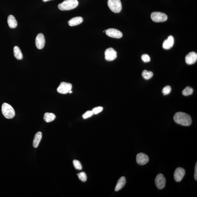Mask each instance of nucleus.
<instances>
[{
    "instance_id": "a878e982",
    "label": "nucleus",
    "mask_w": 197,
    "mask_h": 197,
    "mask_svg": "<svg viewBox=\"0 0 197 197\" xmlns=\"http://www.w3.org/2000/svg\"><path fill=\"white\" fill-rule=\"evenodd\" d=\"M94 114V112L92 111H88L83 115L82 117L83 119H86L92 117Z\"/></svg>"
},
{
    "instance_id": "ddd939ff",
    "label": "nucleus",
    "mask_w": 197,
    "mask_h": 197,
    "mask_svg": "<svg viewBox=\"0 0 197 197\" xmlns=\"http://www.w3.org/2000/svg\"><path fill=\"white\" fill-rule=\"evenodd\" d=\"M185 62L188 65H192L196 62L197 54L196 53L192 52L189 53L185 57Z\"/></svg>"
},
{
    "instance_id": "f257e3e1",
    "label": "nucleus",
    "mask_w": 197,
    "mask_h": 197,
    "mask_svg": "<svg viewBox=\"0 0 197 197\" xmlns=\"http://www.w3.org/2000/svg\"><path fill=\"white\" fill-rule=\"evenodd\" d=\"M173 119L176 123L184 126H189L192 123L190 116L183 112H178L174 115Z\"/></svg>"
},
{
    "instance_id": "20e7f679",
    "label": "nucleus",
    "mask_w": 197,
    "mask_h": 197,
    "mask_svg": "<svg viewBox=\"0 0 197 197\" xmlns=\"http://www.w3.org/2000/svg\"><path fill=\"white\" fill-rule=\"evenodd\" d=\"M108 5L110 9L115 13L120 12L122 9L121 0H108Z\"/></svg>"
},
{
    "instance_id": "5701e85b",
    "label": "nucleus",
    "mask_w": 197,
    "mask_h": 197,
    "mask_svg": "<svg viewBox=\"0 0 197 197\" xmlns=\"http://www.w3.org/2000/svg\"><path fill=\"white\" fill-rule=\"evenodd\" d=\"M78 176L79 179L82 182H85L87 180V176L86 173L84 172H81L78 174Z\"/></svg>"
},
{
    "instance_id": "7c9ffc66",
    "label": "nucleus",
    "mask_w": 197,
    "mask_h": 197,
    "mask_svg": "<svg viewBox=\"0 0 197 197\" xmlns=\"http://www.w3.org/2000/svg\"><path fill=\"white\" fill-rule=\"evenodd\" d=\"M72 91L71 90L70 91H69V93H70V94L72 93Z\"/></svg>"
},
{
    "instance_id": "9d476101",
    "label": "nucleus",
    "mask_w": 197,
    "mask_h": 197,
    "mask_svg": "<svg viewBox=\"0 0 197 197\" xmlns=\"http://www.w3.org/2000/svg\"><path fill=\"white\" fill-rule=\"evenodd\" d=\"M185 170L182 168H177L174 174V179L176 182H180L182 181L185 175Z\"/></svg>"
},
{
    "instance_id": "0eeeda50",
    "label": "nucleus",
    "mask_w": 197,
    "mask_h": 197,
    "mask_svg": "<svg viewBox=\"0 0 197 197\" xmlns=\"http://www.w3.org/2000/svg\"><path fill=\"white\" fill-rule=\"evenodd\" d=\"M166 179L162 174L160 173L157 175L155 179V183L158 189H163L166 185Z\"/></svg>"
},
{
    "instance_id": "6e6552de",
    "label": "nucleus",
    "mask_w": 197,
    "mask_h": 197,
    "mask_svg": "<svg viewBox=\"0 0 197 197\" xmlns=\"http://www.w3.org/2000/svg\"><path fill=\"white\" fill-rule=\"evenodd\" d=\"M106 35L111 37L120 38L123 36V34L120 31L114 28H108L105 31Z\"/></svg>"
},
{
    "instance_id": "7ed1b4c3",
    "label": "nucleus",
    "mask_w": 197,
    "mask_h": 197,
    "mask_svg": "<svg viewBox=\"0 0 197 197\" xmlns=\"http://www.w3.org/2000/svg\"><path fill=\"white\" fill-rule=\"evenodd\" d=\"M2 112L3 116L7 119H12L15 115V112L14 108L10 105L6 103L3 104Z\"/></svg>"
},
{
    "instance_id": "c85d7f7f",
    "label": "nucleus",
    "mask_w": 197,
    "mask_h": 197,
    "mask_svg": "<svg viewBox=\"0 0 197 197\" xmlns=\"http://www.w3.org/2000/svg\"><path fill=\"white\" fill-rule=\"evenodd\" d=\"M194 178L196 180H197V163H196L195 166V175Z\"/></svg>"
},
{
    "instance_id": "f3484780",
    "label": "nucleus",
    "mask_w": 197,
    "mask_h": 197,
    "mask_svg": "<svg viewBox=\"0 0 197 197\" xmlns=\"http://www.w3.org/2000/svg\"><path fill=\"white\" fill-rule=\"evenodd\" d=\"M126 183V179L125 177H121L118 180L116 187H115V191H118L122 189L125 186Z\"/></svg>"
},
{
    "instance_id": "4468645a",
    "label": "nucleus",
    "mask_w": 197,
    "mask_h": 197,
    "mask_svg": "<svg viewBox=\"0 0 197 197\" xmlns=\"http://www.w3.org/2000/svg\"><path fill=\"white\" fill-rule=\"evenodd\" d=\"M174 43L173 37L170 35L167 39L165 40L163 44V48L165 49H169L173 46Z\"/></svg>"
},
{
    "instance_id": "39448f33",
    "label": "nucleus",
    "mask_w": 197,
    "mask_h": 197,
    "mask_svg": "<svg viewBox=\"0 0 197 197\" xmlns=\"http://www.w3.org/2000/svg\"><path fill=\"white\" fill-rule=\"evenodd\" d=\"M151 18L154 22H160L166 21L168 19V16L164 13L154 12L151 14Z\"/></svg>"
},
{
    "instance_id": "f8f14e48",
    "label": "nucleus",
    "mask_w": 197,
    "mask_h": 197,
    "mask_svg": "<svg viewBox=\"0 0 197 197\" xmlns=\"http://www.w3.org/2000/svg\"><path fill=\"white\" fill-rule=\"evenodd\" d=\"M45 42V38L42 33L38 34L35 38V45L38 49H41L43 48Z\"/></svg>"
},
{
    "instance_id": "6ab92c4d",
    "label": "nucleus",
    "mask_w": 197,
    "mask_h": 197,
    "mask_svg": "<svg viewBox=\"0 0 197 197\" xmlns=\"http://www.w3.org/2000/svg\"><path fill=\"white\" fill-rule=\"evenodd\" d=\"M55 115L52 113H45L44 114V121L47 123L50 122L55 119Z\"/></svg>"
},
{
    "instance_id": "bb28decb",
    "label": "nucleus",
    "mask_w": 197,
    "mask_h": 197,
    "mask_svg": "<svg viewBox=\"0 0 197 197\" xmlns=\"http://www.w3.org/2000/svg\"><path fill=\"white\" fill-rule=\"evenodd\" d=\"M141 59L145 62H149L151 61L150 57L147 54H144L141 56Z\"/></svg>"
},
{
    "instance_id": "9b49d317",
    "label": "nucleus",
    "mask_w": 197,
    "mask_h": 197,
    "mask_svg": "<svg viewBox=\"0 0 197 197\" xmlns=\"http://www.w3.org/2000/svg\"><path fill=\"white\" fill-rule=\"evenodd\" d=\"M136 161L139 165H143L149 162V158L146 154L140 153L137 155Z\"/></svg>"
},
{
    "instance_id": "a211bd4d",
    "label": "nucleus",
    "mask_w": 197,
    "mask_h": 197,
    "mask_svg": "<svg viewBox=\"0 0 197 197\" xmlns=\"http://www.w3.org/2000/svg\"><path fill=\"white\" fill-rule=\"evenodd\" d=\"M42 138V133L41 132H38L35 134L33 141V146L35 148H37Z\"/></svg>"
},
{
    "instance_id": "b1692460",
    "label": "nucleus",
    "mask_w": 197,
    "mask_h": 197,
    "mask_svg": "<svg viewBox=\"0 0 197 197\" xmlns=\"http://www.w3.org/2000/svg\"><path fill=\"white\" fill-rule=\"evenodd\" d=\"M73 164L74 167L76 169L79 170H81L82 169V165H81V163L79 161L77 160H74Z\"/></svg>"
},
{
    "instance_id": "aec40b11",
    "label": "nucleus",
    "mask_w": 197,
    "mask_h": 197,
    "mask_svg": "<svg viewBox=\"0 0 197 197\" xmlns=\"http://www.w3.org/2000/svg\"><path fill=\"white\" fill-rule=\"evenodd\" d=\"M14 56L16 59L19 60H21L22 59V54L19 47L15 46L14 47Z\"/></svg>"
},
{
    "instance_id": "423d86ee",
    "label": "nucleus",
    "mask_w": 197,
    "mask_h": 197,
    "mask_svg": "<svg viewBox=\"0 0 197 197\" xmlns=\"http://www.w3.org/2000/svg\"><path fill=\"white\" fill-rule=\"evenodd\" d=\"M72 85L71 83L65 82H61L58 86L57 91L60 94H65L69 93L72 89Z\"/></svg>"
},
{
    "instance_id": "2eb2a0df",
    "label": "nucleus",
    "mask_w": 197,
    "mask_h": 197,
    "mask_svg": "<svg viewBox=\"0 0 197 197\" xmlns=\"http://www.w3.org/2000/svg\"><path fill=\"white\" fill-rule=\"evenodd\" d=\"M83 21V18L81 17H75L70 20L68 22V24L70 26H75L81 24Z\"/></svg>"
},
{
    "instance_id": "f03ea898",
    "label": "nucleus",
    "mask_w": 197,
    "mask_h": 197,
    "mask_svg": "<svg viewBox=\"0 0 197 197\" xmlns=\"http://www.w3.org/2000/svg\"><path fill=\"white\" fill-rule=\"evenodd\" d=\"M78 4V0H65L59 4L58 8L61 10H69L76 8Z\"/></svg>"
},
{
    "instance_id": "4be33fe9",
    "label": "nucleus",
    "mask_w": 197,
    "mask_h": 197,
    "mask_svg": "<svg viewBox=\"0 0 197 197\" xmlns=\"http://www.w3.org/2000/svg\"><path fill=\"white\" fill-rule=\"evenodd\" d=\"M194 90L190 87H187L182 91V94L184 96H187L192 95L193 93Z\"/></svg>"
},
{
    "instance_id": "dca6fc26",
    "label": "nucleus",
    "mask_w": 197,
    "mask_h": 197,
    "mask_svg": "<svg viewBox=\"0 0 197 197\" xmlns=\"http://www.w3.org/2000/svg\"><path fill=\"white\" fill-rule=\"evenodd\" d=\"M8 23L10 28H15L17 26L18 23L15 17L13 15H10L8 16Z\"/></svg>"
},
{
    "instance_id": "393cba45",
    "label": "nucleus",
    "mask_w": 197,
    "mask_h": 197,
    "mask_svg": "<svg viewBox=\"0 0 197 197\" xmlns=\"http://www.w3.org/2000/svg\"><path fill=\"white\" fill-rule=\"evenodd\" d=\"M171 91V87L169 85L164 87L162 90V92L164 95H167L170 94Z\"/></svg>"
},
{
    "instance_id": "412c9836",
    "label": "nucleus",
    "mask_w": 197,
    "mask_h": 197,
    "mask_svg": "<svg viewBox=\"0 0 197 197\" xmlns=\"http://www.w3.org/2000/svg\"><path fill=\"white\" fill-rule=\"evenodd\" d=\"M142 75L145 79L149 80L153 76V74L151 71H149L146 70H145L143 71Z\"/></svg>"
},
{
    "instance_id": "cd10ccee",
    "label": "nucleus",
    "mask_w": 197,
    "mask_h": 197,
    "mask_svg": "<svg viewBox=\"0 0 197 197\" xmlns=\"http://www.w3.org/2000/svg\"><path fill=\"white\" fill-rule=\"evenodd\" d=\"M103 110V108L102 107H98L94 108V109L92 110V111H93V112H94V114H97L102 112Z\"/></svg>"
},
{
    "instance_id": "c756f323",
    "label": "nucleus",
    "mask_w": 197,
    "mask_h": 197,
    "mask_svg": "<svg viewBox=\"0 0 197 197\" xmlns=\"http://www.w3.org/2000/svg\"><path fill=\"white\" fill-rule=\"evenodd\" d=\"M42 1H43L44 2H46L48 1H51V0H42Z\"/></svg>"
},
{
    "instance_id": "1a4fd4ad",
    "label": "nucleus",
    "mask_w": 197,
    "mask_h": 197,
    "mask_svg": "<svg viewBox=\"0 0 197 197\" xmlns=\"http://www.w3.org/2000/svg\"><path fill=\"white\" fill-rule=\"evenodd\" d=\"M105 59L107 61H112L117 58V52L112 48L107 49L105 52Z\"/></svg>"
}]
</instances>
